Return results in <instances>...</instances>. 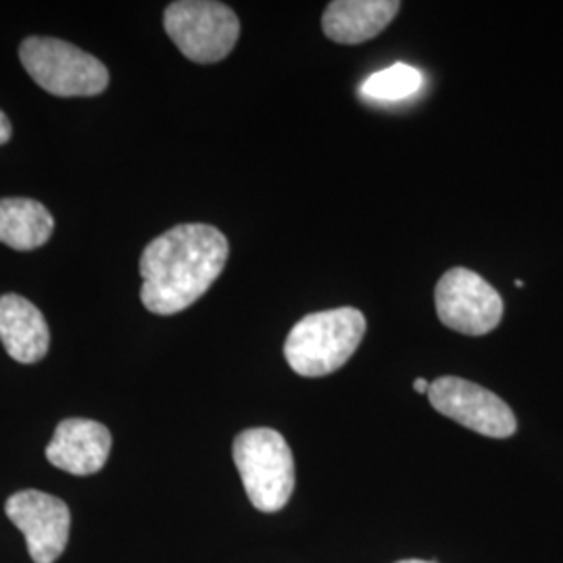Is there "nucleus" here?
I'll return each mask as SVG.
<instances>
[{
	"instance_id": "obj_15",
	"label": "nucleus",
	"mask_w": 563,
	"mask_h": 563,
	"mask_svg": "<svg viewBox=\"0 0 563 563\" xmlns=\"http://www.w3.org/2000/svg\"><path fill=\"white\" fill-rule=\"evenodd\" d=\"M413 388H416V393H420V395H428V390H430V383H428V380H423V378H418V380L413 383Z\"/></svg>"
},
{
	"instance_id": "obj_11",
	"label": "nucleus",
	"mask_w": 563,
	"mask_h": 563,
	"mask_svg": "<svg viewBox=\"0 0 563 563\" xmlns=\"http://www.w3.org/2000/svg\"><path fill=\"white\" fill-rule=\"evenodd\" d=\"M399 11V0H334L323 11V34L339 44H362L383 34Z\"/></svg>"
},
{
	"instance_id": "obj_1",
	"label": "nucleus",
	"mask_w": 563,
	"mask_h": 563,
	"mask_svg": "<svg viewBox=\"0 0 563 563\" xmlns=\"http://www.w3.org/2000/svg\"><path fill=\"white\" fill-rule=\"evenodd\" d=\"M230 255L222 232L207 223H181L142 251V305L157 316H174L199 301L220 278Z\"/></svg>"
},
{
	"instance_id": "obj_7",
	"label": "nucleus",
	"mask_w": 563,
	"mask_h": 563,
	"mask_svg": "<svg viewBox=\"0 0 563 563\" xmlns=\"http://www.w3.org/2000/svg\"><path fill=\"white\" fill-rule=\"evenodd\" d=\"M428 399L439 413L484 437L509 439L518 430L516 416L504 399L457 376H443L430 384Z\"/></svg>"
},
{
	"instance_id": "obj_3",
	"label": "nucleus",
	"mask_w": 563,
	"mask_h": 563,
	"mask_svg": "<svg viewBox=\"0 0 563 563\" xmlns=\"http://www.w3.org/2000/svg\"><path fill=\"white\" fill-rule=\"evenodd\" d=\"M232 453L253 507L263 514L286 507L295 490V457L280 432L272 428L244 430Z\"/></svg>"
},
{
	"instance_id": "obj_8",
	"label": "nucleus",
	"mask_w": 563,
	"mask_h": 563,
	"mask_svg": "<svg viewBox=\"0 0 563 563\" xmlns=\"http://www.w3.org/2000/svg\"><path fill=\"white\" fill-rule=\"evenodd\" d=\"M7 518L25 537L32 562L55 563L69 541L71 514L65 501L41 490H20L4 505Z\"/></svg>"
},
{
	"instance_id": "obj_2",
	"label": "nucleus",
	"mask_w": 563,
	"mask_h": 563,
	"mask_svg": "<svg viewBox=\"0 0 563 563\" xmlns=\"http://www.w3.org/2000/svg\"><path fill=\"white\" fill-rule=\"evenodd\" d=\"M365 328V316L355 307L309 313L286 336L284 357L302 378H322L353 357Z\"/></svg>"
},
{
	"instance_id": "obj_14",
	"label": "nucleus",
	"mask_w": 563,
	"mask_h": 563,
	"mask_svg": "<svg viewBox=\"0 0 563 563\" xmlns=\"http://www.w3.org/2000/svg\"><path fill=\"white\" fill-rule=\"evenodd\" d=\"M11 136H13V125H11V120L0 111V146L11 141Z\"/></svg>"
},
{
	"instance_id": "obj_6",
	"label": "nucleus",
	"mask_w": 563,
	"mask_h": 563,
	"mask_svg": "<svg viewBox=\"0 0 563 563\" xmlns=\"http://www.w3.org/2000/svg\"><path fill=\"white\" fill-rule=\"evenodd\" d=\"M434 302L441 322L467 336H484L504 320L501 295L465 267H453L434 288Z\"/></svg>"
},
{
	"instance_id": "obj_4",
	"label": "nucleus",
	"mask_w": 563,
	"mask_h": 563,
	"mask_svg": "<svg viewBox=\"0 0 563 563\" xmlns=\"http://www.w3.org/2000/svg\"><path fill=\"white\" fill-rule=\"evenodd\" d=\"M20 59L32 80L55 97H97L109 86V71L101 60L69 42L25 38Z\"/></svg>"
},
{
	"instance_id": "obj_5",
	"label": "nucleus",
	"mask_w": 563,
	"mask_h": 563,
	"mask_svg": "<svg viewBox=\"0 0 563 563\" xmlns=\"http://www.w3.org/2000/svg\"><path fill=\"white\" fill-rule=\"evenodd\" d=\"M165 32L186 59L218 63L225 59L241 36L236 13L213 0H178L165 9Z\"/></svg>"
},
{
	"instance_id": "obj_12",
	"label": "nucleus",
	"mask_w": 563,
	"mask_h": 563,
	"mask_svg": "<svg viewBox=\"0 0 563 563\" xmlns=\"http://www.w3.org/2000/svg\"><path fill=\"white\" fill-rule=\"evenodd\" d=\"M55 220L34 199H0V242L15 251H34L53 236Z\"/></svg>"
},
{
	"instance_id": "obj_13",
	"label": "nucleus",
	"mask_w": 563,
	"mask_h": 563,
	"mask_svg": "<svg viewBox=\"0 0 563 563\" xmlns=\"http://www.w3.org/2000/svg\"><path fill=\"white\" fill-rule=\"evenodd\" d=\"M422 86V74L405 63H395L363 81L362 92L365 97L380 101H401L418 92Z\"/></svg>"
},
{
	"instance_id": "obj_10",
	"label": "nucleus",
	"mask_w": 563,
	"mask_h": 563,
	"mask_svg": "<svg viewBox=\"0 0 563 563\" xmlns=\"http://www.w3.org/2000/svg\"><path fill=\"white\" fill-rule=\"evenodd\" d=\"M0 341L15 362L38 363L48 353L51 330L34 302L11 292L0 297Z\"/></svg>"
},
{
	"instance_id": "obj_9",
	"label": "nucleus",
	"mask_w": 563,
	"mask_h": 563,
	"mask_svg": "<svg viewBox=\"0 0 563 563\" xmlns=\"http://www.w3.org/2000/svg\"><path fill=\"white\" fill-rule=\"evenodd\" d=\"M109 453L111 432L107 426L84 418L63 420L46 446V460L74 476L101 472Z\"/></svg>"
},
{
	"instance_id": "obj_16",
	"label": "nucleus",
	"mask_w": 563,
	"mask_h": 563,
	"mask_svg": "<svg viewBox=\"0 0 563 563\" xmlns=\"http://www.w3.org/2000/svg\"><path fill=\"white\" fill-rule=\"evenodd\" d=\"M397 563H434V562H422V560H402V562Z\"/></svg>"
}]
</instances>
